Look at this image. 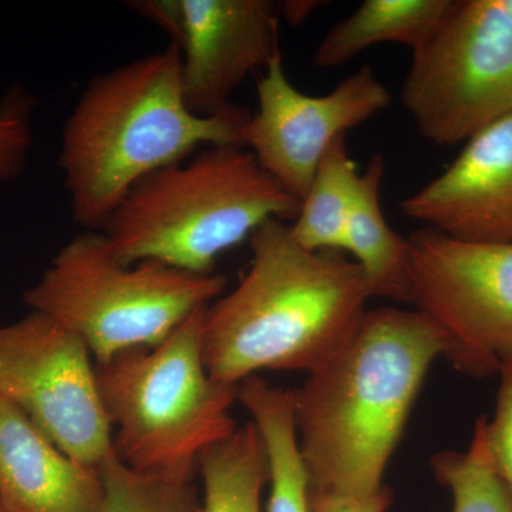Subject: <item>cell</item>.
I'll return each mask as SVG.
<instances>
[{
	"label": "cell",
	"instance_id": "2e32d148",
	"mask_svg": "<svg viewBox=\"0 0 512 512\" xmlns=\"http://www.w3.org/2000/svg\"><path fill=\"white\" fill-rule=\"evenodd\" d=\"M237 402L258 427L268 454L266 512H311V483L299 448L292 390L272 386L261 376H252L238 384Z\"/></svg>",
	"mask_w": 512,
	"mask_h": 512
},
{
	"label": "cell",
	"instance_id": "8fae6325",
	"mask_svg": "<svg viewBox=\"0 0 512 512\" xmlns=\"http://www.w3.org/2000/svg\"><path fill=\"white\" fill-rule=\"evenodd\" d=\"M127 6L180 49L184 100L197 116L234 110L229 97L239 84L281 55V3L272 0H137Z\"/></svg>",
	"mask_w": 512,
	"mask_h": 512
},
{
	"label": "cell",
	"instance_id": "44dd1931",
	"mask_svg": "<svg viewBox=\"0 0 512 512\" xmlns=\"http://www.w3.org/2000/svg\"><path fill=\"white\" fill-rule=\"evenodd\" d=\"M28 94L12 92L0 101V183L15 180L25 171L33 144Z\"/></svg>",
	"mask_w": 512,
	"mask_h": 512
},
{
	"label": "cell",
	"instance_id": "6da1fadb",
	"mask_svg": "<svg viewBox=\"0 0 512 512\" xmlns=\"http://www.w3.org/2000/svg\"><path fill=\"white\" fill-rule=\"evenodd\" d=\"M443 330L417 309L367 311L355 333L293 392L299 448L312 490L366 497L383 485Z\"/></svg>",
	"mask_w": 512,
	"mask_h": 512
},
{
	"label": "cell",
	"instance_id": "7a4b0ae2",
	"mask_svg": "<svg viewBox=\"0 0 512 512\" xmlns=\"http://www.w3.org/2000/svg\"><path fill=\"white\" fill-rule=\"evenodd\" d=\"M249 244L247 274L202 315L205 367L222 386L262 370L309 375L348 342L372 299L353 259L302 248L291 222L266 221Z\"/></svg>",
	"mask_w": 512,
	"mask_h": 512
},
{
	"label": "cell",
	"instance_id": "7402d4cb",
	"mask_svg": "<svg viewBox=\"0 0 512 512\" xmlns=\"http://www.w3.org/2000/svg\"><path fill=\"white\" fill-rule=\"evenodd\" d=\"M493 419H485L488 451L512 498V359L501 366Z\"/></svg>",
	"mask_w": 512,
	"mask_h": 512
},
{
	"label": "cell",
	"instance_id": "9a60e30c",
	"mask_svg": "<svg viewBox=\"0 0 512 512\" xmlns=\"http://www.w3.org/2000/svg\"><path fill=\"white\" fill-rule=\"evenodd\" d=\"M451 6L453 0H366L326 32L313 66L336 69L382 43L409 47L413 55L437 32Z\"/></svg>",
	"mask_w": 512,
	"mask_h": 512
},
{
	"label": "cell",
	"instance_id": "7c38bea8",
	"mask_svg": "<svg viewBox=\"0 0 512 512\" xmlns=\"http://www.w3.org/2000/svg\"><path fill=\"white\" fill-rule=\"evenodd\" d=\"M400 210L453 238L512 242V114L468 138L456 160Z\"/></svg>",
	"mask_w": 512,
	"mask_h": 512
},
{
	"label": "cell",
	"instance_id": "5bb4252c",
	"mask_svg": "<svg viewBox=\"0 0 512 512\" xmlns=\"http://www.w3.org/2000/svg\"><path fill=\"white\" fill-rule=\"evenodd\" d=\"M383 177V157L375 154L357 177L345 251L365 276L372 298L410 303L409 241L393 231L384 218L380 201Z\"/></svg>",
	"mask_w": 512,
	"mask_h": 512
},
{
	"label": "cell",
	"instance_id": "277c9868",
	"mask_svg": "<svg viewBox=\"0 0 512 512\" xmlns=\"http://www.w3.org/2000/svg\"><path fill=\"white\" fill-rule=\"evenodd\" d=\"M299 208L247 148L210 146L140 181L101 231L124 264L212 275L224 252L266 221L293 222Z\"/></svg>",
	"mask_w": 512,
	"mask_h": 512
},
{
	"label": "cell",
	"instance_id": "ac0fdd59",
	"mask_svg": "<svg viewBox=\"0 0 512 512\" xmlns=\"http://www.w3.org/2000/svg\"><path fill=\"white\" fill-rule=\"evenodd\" d=\"M357 165L346 136L338 138L320 160L309 190L291 222L292 237L308 251H345L346 228L355 192Z\"/></svg>",
	"mask_w": 512,
	"mask_h": 512
},
{
	"label": "cell",
	"instance_id": "9c48e42d",
	"mask_svg": "<svg viewBox=\"0 0 512 512\" xmlns=\"http://www.w3.org/2000/svg\"><path fill=\"white\" fill-rule=\"evenodd\" d=\"M0 397L77 463L97 470L113 456L92 353L49 316L30 311L0 326Z\"/></svg>",
	"mask_w": 512,
	"mask_h": 512
},
{
	"label": "cell",
	"instance_id": "4fadbf2b",
	"mask_svg": "<svg viewBox=\"0 0 512 512\" xmlns=\"http://www.w3.org/2000/svg\"><path fill=\"white\" fill-rule=\"evenodd\" d=\"M99 470L56 446L25 413L0 397V504L6 512H99Z\"/></svg>",
	"mask_w": 512,
	"mask_h": 512
},
{
	"label": "cell",
	"instance_id": "d6986e66",
	"mask_svg": "<svg viewBox=\"0 0 512 512\" xmlns=\"http://www.w3.org/2000/svg\"><path fill=\"white\" fill-rule=\"evenodd\" d=\"M485 419L477 420L466 451H440L431 458L434 478L453 495V512H512V498L495 470Z\"/></svg>",
	"mask_w": 512,
	"mask_h": 512
},
{
	"label": "cell",
	"instance_id": "8992f818",
	"mask_svg": "<svg viewBox=\"0 0 512 512\" xmlns=\"http://www.w3.org/2000/svg\"><path fill=\"white\" fill-rule=\"evenodd\" d=\"M227 284L225 275L160 262L124 264L103 231H84L59 249L23 301L82 340L99 365L163 342L217 301Z\"/></svg>",
	"mask_w": 512,
	"mask_h": 512
},
{
	"label": "cell",
	"instance_id": "30bf717a",
	"mask_svg": "<svg viewBox=\"0 0 512 512\" xmlns=\"http://www.w3.org/2000/svg\"><path fill=\"white\" fill-rule=\"evenodd\" d=\"M256 96L258 110L239 131L241 146L299 201L330 146L389 109L393 99L370 66L360 67L323 96L302 93L289 80L282 53L262 73Z\"/></svg>",
	"mask_w": 512,
	"mask_h": 512
},
{
	"label": "cell",
	"instance_id": "ffe728a7",
	"mask_svg": "<svg viewBox=\"0 0 512 512\" xmlns=\"http://www.w3.org/2000/svg\"><path fill=\"white\" fill-rule=\"evenodd\" d=\"M103 500L99 512H198L192 480L138 473L116 454L99 468Z\"/></svg>",
	"mask_w": 512,
	"mask_h": 512
},
{
	"label": "cell",
	"instance_id": "cb8c5ba5",
	"mask_svg": "<svg viewBox=\"0 0 512 512\" xmlns=\"http://www.w3.org/2000/svg\"><path fill=\"white\" fill-rule=\"evenodd\" d=\"M320 2H285L281 3V16H284L292 26L305 22L312 12L320 8Z\"/></svg>",
	"mask_w": 512,
	"mask_h": 512
},
{
	"label": "cell",
	"instance_id": "603a6c76",
	"mask_svg": "<svg viewBox=\"0 0 512 512\" xmlns=\"http://www.w3.org/2000/svg\"><path fill=\"white\" fill-rule=\"evenodd\" d=\"M392 503L393 494L386 485L366 497H349L312 488L309 491L311 512H387Z\"/></svg>",
	"mask_w": 512,
	"mask_h": 512
},
{
	"label": "cell",
	"instance_id": "52a82bcc",
	"mask_svg": "<svg viewBox=\"0 0 512 512\" xmlns=\"http://www.w3.org/2000/svg\"><path fill=\"white\" fill-rule=\"evenodd\" d=\"M420 136L434 146L466 143L512 114V0H453L400 93Z\"/></svg>",
	"mask_w": 512,
	"mask_h": 512
},
{
	"label": "cell",
	"instance_id": "d4e9b609",
	"mask_svg": "<svg viewBox=\"0 0 512 512\" xmlns=\"http://www.w3.org/2000/svg\"><path fill=\"white\" fill-rule=\"evenodd\" d=\"M0 512H6L5 508L2 507V504H0Z\"/></svg>",
	"mask_w": 512,
	"mask_h": 512
},
{
	"label": "cell",
	"instance_id": "3957f363",
	"mask_svg": "<svg viewBox=\"0 0 512 512\" xmlns=\"http://www.w3.org/2000/svg\"><path fill=\"white\" fill-rule=\"evenodd\" d=\"M251 114L235 107L217 117L188 109L175 43L96 74L62 128L57 165L74 224L101 231L128 192L148 175L210 146H241Z\"/></svg>",
	"mask_w": 512,
	"mask_h": 512
},
{
	"label": "cell",
	"instance_id": "ba28073f",
	"mask_svg": "<svg viewBox=\"0 0 512 512\" xmlns=\"http://www.w3.org/2000/svg\"><path fill=\"white\" fill-rule=\"evenodd\" d=\"M410 303L447 339L464 375H498L512 359V242H474L421 228L409 238Z\"/></svg>",
	"mask_w": 512,
	"mask_h": 512
},
{
	"label": "cell",
	"instance_id": "e0dca14e",
	"mask_svg": "<svg viewBox=\"0 0 512 512\" xmlns=\"http://www.w3.org/2000/svg\"><path fill=\"white\" fill-rule=\"evenodd\" d=\"M198 471L204 485L198 512H262L268 454L254 421L205 450Z\"/></svg>",
	"mask_w": 512,
	"mask_h": 512
},
{
	"label": "cell",
	"instance_id": "5b68a950",
	"mask_svg": "<svg viewBox=\"0 0 512 512\" xmlns=\"http://www.w3.org/2000/svg\"><path fill=\"white\" fill-rule=\"evenodd\" d=\"M205 309L158 345L96 365L114 454L131 470L192 480L202 453L238 427L237 387L215 382L205 367Z\"/></svg>",
	"mask_w": 512,
	"mask_h": 512
}]
</instances>
